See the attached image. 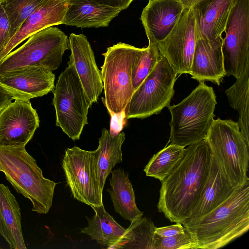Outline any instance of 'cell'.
I'll return each mask as SVG.
<instances>
[{
  "instance_id": "d4e9b609",
  "label": "cell",
  "mask_w": 249,
  "mask_h": 249,
  "mask_svg": "<svg viewBox=\"0 0 249 249\" xmlns=\"http://www.w3.org/2000/svg\"><path fill=\"white\" fill-rule=\"evenodd\" d=\"M125 140V134L121 132L112 137L109 130L103 128L99 139L97 151V168L101 188L104 189L107 178L112 169L123 160L122 146Z\"/></svg>"
},
{
  "instance_id": "f1b7e54d",
  "label": "cell",
  "mask_w": 249,
  "mask_h": 249,
  "mask_svg": "<svg viewBox=\"0 0 249 249\" xmlns=\"http://www.w3.org/2000/svg\"><path fill=\"white\" fill-rule=\"evenodd\" d=\"M47 0H4L0 2L8 17L11 38L22 23Z\"/></svg>"
},
{
  "instance_id": "7a4b0ae2",
  "label": "cell",
  "mask_w": 249,
  "mask_h": 249,
  "mask_svg": "<svg viewBox=\"0 0 249 249\" xmlns=\"http://www.w3.org/2000/svg\"><path fill=\"white\" fill-rule=\"evenodd\" d=\"M183 226L195 234L197 249H219L242 235L249 229V180L213 210Z\"/></svg>"
},
{
  "instance_id": "5b68a950",
  "label": "cell",
  "mask_w": 249,
  "mask_h": 249,
  "mask_svg": "<svg viewBox=\"0 0 249 249\" xmlns=\"http://www.w3.org/2000/svg\"><path fill=\"white\" fill-rule=\"evenodd\" d=\"M205 140L220 173L231 186L236 188L249 180V145L237 122L213 120Z\"/></svg>"
},
{
  "instance_id": "83f0119b",
  "label": "cell",
  "mask_w": 249,
  "mask_h": 249,
  "mask_svg": "<svg viewBox=\"0 0 249 249\" xmlns=\"http://www.w3.org/2000/svg\"><path fill=\"white\" fill-rule=\"evenodd\" d=\"M185 147L170 144L154 154L145 166L143 171L147 177L162 181L174 170L182 159Z\"/></svg>"
},
{
  "instance_id": "9c48e42d",
  "label": "cell",
  "mask_w": 249,
  "mask_h": 249,
  "mask_svg": "<svg viewBox=\"0 0 249 249\" xmlns=\"http://www.w3.org/2000/svg\"><path fill=\"white\" fill-rule=\"evenodd\" d=\"M178 74L161 56L154 69L134 91L124 108L127 120L144 119L170 105Z\"/></svg>"
},
{
  "instance_id": "e0dca14e",
  "label": "cell",
  "mask_w": 249,
  "mask_h": 249,
  "mask_svg": "<svg viewBox=\"0 0 249 249\" xmlns=\"http://www.w3.org/2000/svg\"><path fill=\"white\" fill-rule=\"evenodd\" d=\"M222 37L213 40L196 39L190 74L200 83L220 85L226 76L222 53Z\"/></svg>"
},
{
  "instance_id": "7402d4cb",
  "label": "cell",
  "mask_w": 249,
  "mask_h": 249,
  "mask_svg": "<svg viewBox=\"0 0 249 249\" xmlns=\"http://www.w3.org/2000/svg\"><path fill=\"white\" fill-rule=\"evenodd\" d=\"M20 209L9 188L0 184V234L11 249H26L21 225Z\"/></svg>"
},
{
  "instance_id": "3957f363",
  "label": "cell",
  "mask_w": 249,
  "mask_h": 249,
  "mask_svg": "<svg viewBox=\"0 0 249 249\" xmlns=\"http://www.w3.org/2000/svg\"><path fill=\"white\" fill-rule=\"evenodd\" d=\"M0 172L18 193L31 201L32 211L39 214L49 212L57 183L44 177L25 146L0 145Z\"/></svg>"
},
{
  "instance_id": "836d02e7",
  "label": "cell",
  "mask_w": 249,
  "mask_h": 249,
  "mask_svg": "<svg viewBox=\"0 0 249 249\" xmlns=\"http://www.w3.org/2000/svg\"><path fill=\"white\" fill-rule=\"evenodd\" d=\"M176 224L156 228L155 234L162 238L168 237L183 232L185 227L181 223H176Z\"/></svg>"
},
{
  "instance_id": "ac0fdd59",
  "label": "cell",
  "mask_w": 249,
  "mask_h": 249,
  "mask_svg": "<svg viewBox=\"0 0 249 249\" xmlns=\"http://www.w3.org/2000/svg\"><path fill=\"white\" fill-rule=\"evenodd\" d=\"M235 0H199L192 6L196 39L222 36Z\"/></svg>"
},
{
  "instance_id": "484cf974",
  "label": "cell",
  "mask_w": 249,
  "mask_h": 249,
  "mask_svg": "<svg viewBox=\"0 0 249 249\" xmlns=\"http://www.w3.org/2000/svg\"><path fill=\"white\" fill-rule=\"evenodd\" d=\"M249 64L234 84L226 90L225 93L231 106L238 112L239 120L237 123L249 145Z\"/></svg>"
},
{
  "instance_id": "30bf717a",
  "label": "cell",
  "mask_w": 249,
  "mask_h": 249,
  "mask_svg": "<svg viewBox=\"0 0 249 249\" xmlns=\"http://www.w3.org/2000/svg\"><path fill=\"white\" fill-rule=\"evenodd\" d=\"M62 167L74 198L90 207L103 204L96 150L87 151L77 146L68 148L65 150Z\"/></svg>"
},
{
  "instance_id": "5bb4252c",
  "label": "cell",
  "mask_w": 249,
  "mask_h": 249,
  "mask_svg": "<svg viewBox=\"0 0 249 249\" xmlns=\"http://www.w3.org/2000/svg\"><path fill=\"white\" fill-rule=\"evenodd\" d=\"M45 66H28L0 76V86L15 98L30 100L54 89L55 75Z\"/></svg>"
},
{
  "instance_id": "4316f807",
  "label": "cell",
  "mask_w": 249,
  "mask_h": 249,
  "mask_svg": "<svg viewBox=\"0 0 249 249\" xmlns=\"http://www.w3.org/2000/svg\"><path fill=\"white\" fill-rule=\"evenodd\" d=\"M156 228L150 219L141 217L130 223L116 249H155Z\"/></svg>"
},
{
  "instance_id": "d6a6232c",
  "label": "cell",
  "mask_w": 249,
  "mask_h": 249,
  "mask_svg": "<svg viewBox=\"0 0 249 249\" xmlns=\"http://www.w3.org/2000/svg\"><path fill=\"white\" fill-rule=\"evenodd\" d=\"M110 116L109 133L112 137L116 136L120 133L124 128V125L127 122L124 109L118 113L113 112L107 107H106Z\"/></svg>"
},
{
  "instance_id": "f35d334b",
  "label": "cell",
  "mask_w": 249,
  "mask_h": 249,
  "mask_svg": "<svg viewBox=\"0 0 249 249\" xmlns=\"http://www.w3.org/2000/svg\"><path fill=\"white\" fill-rule=\"evenodd\" d=\"M3 0H0V2H1V1H2Z\"/></svg>"
},
{
  "instance_id": "2e32d148",
  "label": "cell",
  "mask_w": 249,
  "mask_h": 249,
  "mask_svg": "<svg viewBox=\"0 0 249 249\" xmlns=\"http://www.w3.org/2000/svg\"><path fill=\"white\" fill-rule=\"evenodd\" d=\"M184 9L180 0H149L140 18L149 42L157 44L164 39Z\"/></svg>"
},
{
  "instance_id": "277c9868",
  "label": "cell",
  "mask_w": 249,
  "mask_h": 249,
  "mask_svg": "<svg viewBox=\"0 0 249 249\" xmlns=\"http://www.w3.org/2000/svg\"><path fill=\"white\" fill-rule=\"evenodd\" d=\"M216 104L213 88L202 82L181 102L169 105L168 143L185 147L205 139L214 120Z\"/></svg>"
},
{
  "instance_id": "6da1fadb",
  "label": "cell",
  "mask_w": 249,
  "mask_h": 249,
  "mask_svg": "<svg viewBox=\"0 0 249 249\" xmlns=\"http://www.w3.org/2000/svg\"><path fill=\"white\" fill-rule=\"evenodd\" d=\"M212 154L204 139L188 146L161 182L158 208L171 222L182 224L190 216L206 184Z\"/></svg>"
},
{
  "instance_id": "7c38bea8",
  "label": "cell",
  "mask_w": 249,
  "mask_h": 249,
  "mask_svg": "<svg viewBox=\"0 0 249 249\" xmlns=\"http://www.w3.org/2000/svg\"><path fill=\"white\" fill-rule=\"evenodd\" d=\"M196 41L194 15L191 7L184 8L170 33L157 44L160 55L178 74H190Z\"/></svg>"
},
{
  "instance_id": "8d00e7d4",
  "label": "cell",
  "mask_w": 249,
  "mask_h": 249,
  "mask_svg": "<svg viewBox=\"0 0 249 249\" xmlns=\"http://www.w3.org/2000/svg\"><path fill=\"white\" fill-rule=\"evenodd\" d=\"M183 4L184 8H188L192 6L199 0H180Z\"/></svg>"
},
{
  "instance_id": "d6986e66",
  "label": "cell",
  "mask_w": 249,
  "mask_h": 249,
  "mask_svg": "<svg viewBox=\"0 0 249 249\" xmlns=\"http://www.w3.org/2000/svg\"><path fill=\"white\" fill-rule=\"evenodd\" d=\"M68 7L63 0H47L22 23L0 55V61L18 44L45 28L61 24Z\"/></svg>"
},
{
  "instance_id": "e575fe53",
  "label": "cell",
  "mask_w": 249,
  "mask_h": 249,
  "mask_svg": "<svg viewBox=\"0 0 249 249\" xmlns=\"http://www.w3.org/2000/svg\"><path fill=\"white\" fill-rule=\"evenodd\" d=\"M94 1L122 10L127 9L133 0H92Z\"/></svg>"
},
{
  "instance_id": "9a60e30c",
  "label": "cell",
  "mask_w": 249,
  "mask_h": 249,
  "mask_svg": "<svg viewBox=\"0 0 249 249\" xmlns=\"http://www.w3.org/2000/svg\"><path fill=\"white\" fill-rule=\"evenodd\" d=\"M69 41L71 51L69 61L74 65L91 103H97L103 90V83L90 44L83 34H71Z\"/></svg>"
},
{
  "instance_id": "1f68e13d",
  "label": "cell",
  "mask_w": 249,
  "mask_h": 249,
  "mask_svg": "<svg viewBox=\"0 0 249 249\" xmlns=\"http://www.w3.org/2000/svg\"><path fill=\"white\" fill-rule=\"evenodd\" d=\"M10 39L9 19L5 9L0 2V55Z\"/></svg>"
},
{
  "instance_id": "cb8c5ba5",
  "label": "cell",
  "mask_w": 249,
  "mask_h": 249,
  "mask_svg": "<svg viewBox=\"0 0 249 249\" xmlns=\"http://www.w3.org/2000/svg\"><path fill=\"white\" fill-rule=\"evenodd\" d=\"M110 187L107 189L115 211L130 223L142 216L143 213L137 207L134 191L128 174L122 168L111 172Z\"/></svg>"
},
{
  "instance_id": "603a6c76",
  "label": "cell",
  "mask_w": 249,
  "mask_h": 249,
  "mask_svg": "<svg viewBox=\"0 0 249 249\" xmlns=\"http://www.w3.org/2000/svg\"><path fill=\"white\" fill-rule=\"evenodd\" d=\"M95 212L91 217L86 216L88 226L80 233L88 235L107 249H115L125 232L126 229L119 224L106 211L104 204L91 207Z\"/></svg>"
},
{
  "instance_id": "8992f818",
  "label": "cell",
  "mask_w": 249,
  "mask_h": 249,
  "mask_svg": "<svg viewBox=\"0 0 249 249\" xmlns=\"http://www.w3.org/2000/svg\"><path fill=\"white\" fill-rule=\"evenodd\" d=\"M145 49L119 42L102 54L104 62L101 72L105 98L101 99L113 112L123 111L128 103L134 91L133 71Z\"/></svg>"
},
{
  "instance_id": "f546056e",
  "label": "cell",
  "mask_w": 249,
  "mask_h": 249,
  "mask_svg": "<svg viewBox=\"0 0 249 249\" xmlns=\"http://www.w3.org/2000/svg\"><path fill=\"white\" fill-rule=\"evenodd\" d=\"M161 57L157 44L149 42L148 46L133 71L132 79L134 91L154 69Z\"/></svg>"
},
{
  "instance_id": "52a82bcc",
  "label": "cell",
  "mask_w": 249,
  "mask_h": 249,
  "mask_svg": "<svg viewBox=\"0 0 249 249\" xmlns=\"http://www.w3.org/2000/svg\"><path fill=\"white\" fill-rule=\"evenodd\" d=\"M60 74L53 90L56 125L73 141L80 139L88 123L89 108L92 105L88 97L75 67L70 61Z\"/></svg>"
},
{
  "instance_id": "44dd1931",
  "label": "cell",
  "mask_w": 249,
  "mask_h": 249,
  "mask_svg": "<svg viewBox=\"0 0 249 249\" xmlns=\"http://www.w3.org/2000/svg\"><path fill=\"white\" fill-rule=\"evenodd\" d=\"M236 188L231 186L226 181L212 156L209 175L200 198L190 217L182 225L195 222L213 210L225 201Z\"/></svg>"
},
{
  "instance_id": "4dcf8cb0",
  "label": "cell",
  "mask_w": 249,
  "mask_h": 249,
  "mask_svg": "<svg viewBox=\"0 0 249 249\" xmlns=\"http://www.w3.org/2000/svg\"><path fill=\"white\" fill-rule=\"evenodd\" d=\"M155 249H197L198 248L195 234L186 227L183 232L170 237L162 238L155 234Z\"/></svg>"
},
{
  "instance_id": "74e56055",
  "label": "cell",
  "mask_w": 249,
  "mask_h": 249,
  "mask_svg": "<svg viewBox=\"0 0 249 249\" xmlns=\"http://www.w3.org/2000/svg\"><path fill=\"white\" fill-rule=\"evenodd\" d=\"M64 0L65 1L67 2L68 3L74 0Z\"/></svg>"
},
{
  "instance_id": "ffe728a7",
  "label": "cell",
  "mask_w": 249,
  "mask_h": 249,
  "mask_svg": "<svg viewBox=\"0 0 249 249\" xmlns=\"http://www.w3.org/2000/svg\"><path fill=\"white\" fill-rule=\"evenodd\" d=\"M122 11L92 0H74L68 3L62 24L82 28L105 27Z\"/></svg>"
},
{
  "instance_id": "4fadbf2b",
  "label": "cell",
  "mask_w": 249,
  "mask_h": 249,
  "mask_svg": "<svg viewBox=\"0 0 249 249\" xmlns=\"http://www.w3.org/2000/svg\"><path fill=\"white\" fill-rule=\"evenodd\" d=\"M39 125L30 100L15 99L0 112V145L25 146Z\"/></svg>"
},
{
  "instance_id": "d590c367",
  "label": "cell",
  "mask_w": 249,
  "mask_h": 249,
  "mask_svg": "<svg viewBox=\"0 0 249 249\" xmlns=\"http://www.w3.org/2000/svg\"><path fill=\"white\" fill-rule=\"evenodd\" d=\"M13 100H15L14 97L0 86V112Z\"/></svg>"
},
{
  "instance_id": "ba28073f",
  "label": "cell",
  "mask_w": 249,
  "mask_h": 249,
  "mask_svg": "<svg viewBox=\"0 0 249 249\" xmlns=\"http://www.w3.org/2000/svg\"><path fill=\"white\" fill-rule=\"evenodd\" d=\"M27 41L0 61V76L28 66H45L56 70L69 49L68 36L57 27L51 26L29 37Z\"/></svg>"
},
{
  "instance_id": "8fae6325",
  "label": "cell",
  "mask_w": 249,
  "mask_h": 249,
  "mask_svg": "<svg viewBox=\"0 0 249 249\" xmlns=\"http://www.w3.org/2000/svg\"><path fill=\"white\" fill-rule=\"evenodd\" d=\"M222 38L226 75L238 78L249 64V0H235Z\"/></svg>"
}]
</instances>
